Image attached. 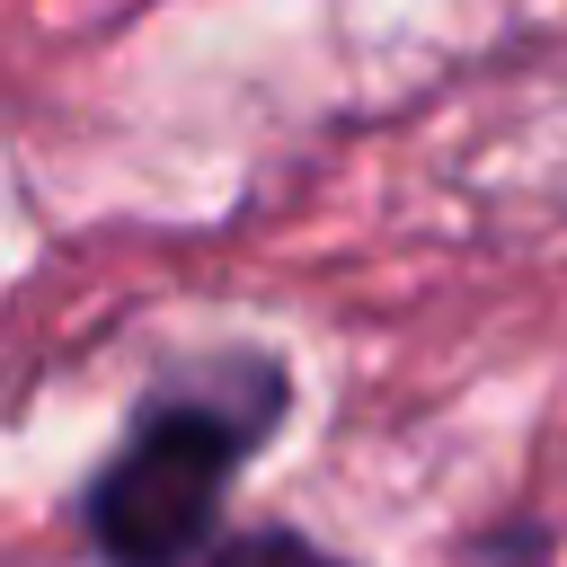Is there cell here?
Returning a JSON list of instances; mask_svg holds the SVG:
<instances>
[{
    "label": "cell",
    "instance_id": "obj_2",
    "mask_svg": "<svg viewBox=\"0 0 567 567\" xmlns=\"http://www.w3.org/2000/svg\"><path fill=\"white\" fill-rule=\"evenodd\" d=\"M221 567H337L328 549H310L301 532H239L221 549Z\"/></svg>",
    "mask_w": 567,
    "mask_h": 567
},
{
    "label": "cell",
    "instance_id": "obj_1",
    "mask_svg": "<svg viewBox=\"0 0 567 567\" xmlns=\"http://www.w3.org/2000/svg\"><path fill=\"white\" fill-rule=\"evenodd\" d=\"M275 390H284V381H275ZM275 390H257V399H204V390L177 399V390H168V399L133 425V443L106 461V478H97V496H89L97 549H106L115 567H177V558L213 532L239 452H248V443L266 434V416H275Z\"/></svg>",
    "mask_w": 567,
    "mask_h": 567
}]
</instances>
